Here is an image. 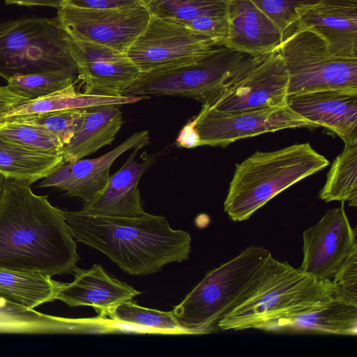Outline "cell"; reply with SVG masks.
Instances as JSON below:
<instances>
[{
	"label": "cell",
	"mask_w": 357,
	"mask_h": 357,
	"mask_svg": "<svg viewBox=\"0 0 357 357\" xmlns=\"http://www.w3.org/2000/svg\"><path fill=\"white\" fill-rule=\"evenodd\" d=\"M29 98L9 86H0V116Z\"/></svg>",
	"instance_id": "obj_37"
},
{
	"label": "cell",
	"mask_w": 357,
	"mask_h": 357,
	"mask_svg": "<svg viewBox=\"0 0 357 357\" xmlns=\"http://www.w3.org/2000/svg\"><path fill=\"white\" fill-rule=\"evenodd\" d=\"M31 185L4 178L0 195V268L49 276L73 273L80 259L63 211Z\"/></svg>",
	"instance_id": "obj_1"
},
{
	"label": "cell",
	"mask_w": 357,
	"mask_h": 357,
	"mask_svg": "<svg viewBox=\"0 0 357 357\" xmlns=\"http://www.w3.org/2000/svg\"><path fill=\"white\" fill-rule=\"evenodd\" d=\"M288 76V94L319 91L357 93V58L333 54L315 33L287 31L279 50Z\"/></svg>",
	"instance_id": "obj_8"
},
{
	"label": "cell",
	"mask_w": 357,
	"mask_h": 357,
	"mask_svg": "<svg viewBox=\"0 0 357 357\" xmlns=\"http://www.w3.org/2000/svg\"><path fill=\"white\" fill-rule=\"evenodd\" d=\"M73 68L72 38L57 18L31 17L0 23V76Z\"/></svg>",
	"instance_id": "obj_6"
},
{
	"label": "cell",
	"mask_w": 357,
	"mask_h": 357,
	"mask_svg": "<svg viewBox=\"0 0 357 357\" xmlns=\"http://www.w3.org/2000/svg\"><path fill=\"white\" fill-rule=\"evenodd\" d=\"M289 76L279 50L252 56L208 105L231 112L287 105Z\"/></svg>",
	"instance_id": "obj_11"
},
{
	"label": "cell",
	"mask_w": 357,
	"mask_h": 357,
	"mask_svg": "<svg viewBox=\"0 0 357 357\" xmlns=\"http://www.w3.org/2000/svg\"><path fill=\"white\" fill-rule=\"evenodd\" d=\"M6 4H17L20 6H41L61 8L66 4L65 0H4Z\"/></svg>",
	"instance_id": "obj_38"
},
{
	"label": "cell",
	"mask_w": 357,
	"mask_h": 357,
	"mask_svg": "<svg viewBox=\"0 0 357 357\" xmlns=\"http://www.w3.org/2000/svg\"><path fill=\"white\" fill-rule=\"evenodd\" d=\"M181 24L211 38L220 45H224L227 37V14L202 16Z\"/></svg>",
	"instance_id": "obj_34"
},
{
	"label": "cell",
	"mask_w": 357,
	"mask_h": 357,
	"mask_svg": "<svg viewBox=\"0 0 357 357\" xmlns=\"http://www.w3.org/2000/svg\"><path fill=\"white\" fill-rule=\"evenodd\" d=\"M303 258L300 269L319 280H332L357 248L356 231L346 214L344 203L326 212L303 234Z\"/></svg>",
	"instance_id": "obj_13"
},
{
	"label": "cell",
	"mask_w": 357,
	"mask_h": 357,
	"mask_svg": "<svg viewBox=\"0 0 357 357\" xmlns=\"http://www.w3.org/2000/svg\"><path fill=\"white\" fill-rule=\"evenodd\" d=\"M145 5L151 16L182 23L227 14L228 0H145Z\"/></svg>",
	"instance_id": "obj_30"
},
{
	"label": "cell",
	"mask_w": 357,
	"mask_h": 357,
	"mask_svg": "<svg viewBox=\"0 0 357 357\" xmlns=\"http://www.w3.org/2000/svg\"><path fill=\"white\" fill-rule=\"evenodd\" d=\"M194 132L197 147L225 148L239 139L278 130L315 125L282 107L225 112L202 105L200 112L186 123Z\"/></svg>",
	"instance_id": "obj_10"
},
{
	"label": "cell",
	"mask_w": 357,
	"mask_h": 357,
	"mask_svg": "<svg viewBox=\"0 0 357 357\" xmlns=\"http://www.w3.org/2000/svg\"><path fill=\"white\" fill-rule=\"evenodd\" d=\"M228 34L224 46L251 56L279 50L283 36L250 0H228Z\"/></svg>",
	"instance_id": "obj_19"
},
{
	"label": "cell",
	"mask_w": 357,
	"mask_h": 357,
	"mask_svg": "<svg viewBox=\"0 0 357 357\" xmlns=\"http://www.w3.org/2000/svg\"><path fill=\"white\" fill-rule=\"evenodd\" d=\"M142 148L137 147L123 165L109 176L104 190L93 199L84 202V211L107 216L138 217L144 211L138 184L141 177L152 166L158 154H143L138 162L137 154Z\"/></svg>",
	"instance_id": "obj_18"
},
{
	"label": "cell",
	"mask_w": 357,
	"mask_h": 357,
	"mask_svg": "<svg viewBox=\"0 0 357 357\" xmlns=\"http://www.w3.org/2000/svg\"><path fill=\"white\" fill-rule=\"evenodd\" d=\"M151 13L146 5L112 9H86L65 5L57 20L74 40L127 52L146 28Z\"/></svg>",
	"instance_id": "obj_12"
},
{
	"label": "cell",
	"mask_w": 357,
	"mask_h": 357,
	"mask_svg": "<svg viewBox=\"0 0 357 357\" xmlns=\"http://www.w3.org/2000/svg\"><path fill=\"white\" fill-rule=\"evenodd\" d=\"M287 105L317 128L335 134L344 144H357V93L331 90L289 95Z\"/></svg>",
	"instance_id": "obj_17"
},
{
	"label": "cell",
	"mask_w": 357,
	"mask_h": 357,
	"mask_svg": "<svg viewBox=\"0 0 357 357\" xmlns=\"http://www.w3.org/2000/svg\"><path fill=\"white\" fill-rule=\"evenodd\" d=\"M278 26L282 36L297 22L296 9L321 0H250Z\"/></svg>",
	"instance_id": "obj_33"
},
{
	"label": "cell",
	"mask_w": 357,
	"mask_h": 357,
	"mask_svg": "<svg viewBox=\"0 0 357 357\" xmlns=\"http://www.w3.org/2000/svg\"><path fill=\"white\" fill-rule=\"evenodd\" d=\"M150 141L149 132L133 133L118 146L93 159H80L64 163L38 185L39 188H54L66 195L78 197L84 202L98 196L106 187L113 162L125 152L137 147L143 148Z\"/></svg>",
	"instance_id": "obj_15"
},
{
	"label": "cell",
	"mask_w": 357,
	"mask_h": 357,
	"mask_svg": "<svg viewBox=\"0 0 357 357\" xmlns=\"http://www.w3.org/2000/svg\"><path fill=\"white\" fill-rule=\"evenodd\" d=\"M275 258L260 246H249L209 271L172 311L191 335L218 331L221 319L247 299L268 272Z\"/></svg>",
	"instance_id": "obj_3"
},
{
	"label": "cell",
	"mask_w": 357,
	"mask_h": 357,
	"mask_svg": "<svg viewBox=\"0 0 357 357\" xmlns=\"http://www.w3.org/2000/svg\"><path fill=\"white\" fill-rule=\"evenodd\" d=\"M66 4L86 9H112L145 5V0H65Z\"/></svg>",
	"instance_id": "obj_36"
},
{
	"label": "cell",
	"mask_w": 357,
	"mask_h": 357,
	"mask_svg": "<svg viewBox=\"0 0 357 357\" xmlns=\"http://www.w3.org/2000/svg\"><path fill=\"white\" fill-rule=\"evenodd\" d=\"M319 197L325 202H347L357 206V144H344L333 160Z\"/></svg>",
	"instance_id": "obj_27"
},
{
	"label": "cell",
	"mask_w": 357,
	"mask_h": 357,
	"mask_svg": "<svg viewBox=\"0 0 357 357\" xmlns=\"http://www.w3.org/2000/svg\"><path fill=\"white\" fill-rule=\"evenodd\" d=\"M220 46L181 23L151 16L126 53L140 73H149L196 62Z\"/></svg>",
	"instance_id": "obj_9"
},
{
	"label": "cell",
	"mask_w": 357,
	"mask_h": 357,
	"mask_svg": "<svg viewBox=\"0 0 357 357\" xmlns=\"http://www.w3.org/2000/svg\"><path fill=\"white\" fill-rule=\"evenodd\" d=\"M328 165L308 142L255 151L236 165L224 210L234 221L246 220L277 195Z\"/></svg>",
	"instance_id": "obj_4"
},
{
	"label": "cell",
	"mask_w": 357,
	"mask_h": 357,
	"mask_svg": "<svg viewBox=\"0 0 357 357\" xmlns=\"http://www.w3.org/2000/svg\"><path fill=\"white\" fill-rule=\"evenodd\" d=\"M296 10V29L319 36L337 56L357 58V0H321Z\"/></svg>",
	"instance_id": "obj_16"
},
{
	"label": "cell",
	"mask_w": 357,
	"mask_h": 357,
	"mask_svg": "<svg viewBox=\"0 0 357 357\" xmlns=\"http://www.w3.org/2000/svg\"><path fill=\"white\" fill-rule=\"evenodd\" d=\"M76 78L77 70L66 68L15 75L7 80V85L25 95L29 100H34L75 84Z\"/></svg>",
	"instance_id": "obj_31"
},
{
	"label": "cell",
	"mask_w": 357,
	"mask_h": 357,
	"mask_svg": "<svg viewBox=\"0 0 357 357\" xmlns=\"http://www.w3.org/2000/svg\"><path fill=\"white\" fill-rule=\"evenodd\" d=\"M149 98L148 96H109L89 94L75 90V84L53 93L26 100L1 116L36 114L72 109H88L107 105L132 104Z\"/></svg>",
	"instance_id": "obj_24"
},
{
	"label": "cell",
	"mask_w": 357,
	"mask_h": 357,
	"mask_svg": "<svg viewBox=\"0 0 357 357\" xmlns=\"http://www.w3.org/2000/svg\"><path fill=\"white\" fill-rule=\"evenodd\" d=\"M72 53L86 93L124 96L140 74L126 52L72 38Z\"/></svg>",
	"instance_id": "obj_14"
},
{
	"label": "cell",
	"mask_w": 357,
	"mask_h": 357,
	"mask_svg": "<svg viewBox=\"0 0 357 357\" xmlns=\"http://www.w3.org/2000/svg\"><path fill=\"white\" fill-rule=\"evenodd\" d=\"M4 177L0 174V195L2 190V185L3 183Z\"/></svg>",
	"instance_id": "obj_39"
},
{
	"label": "cell",
	"mask_w": 357,
	"mask_h": 357,
	"mask_svg": "<svg viewBox=\"0 0 357 357\" xmlns=\"http://www.w3.org/2000/svg\"><path fill=\"white\" fill-rule=\"evenodd\" d=\"M62 155L35 151L0 137V174L30 185L64 164Z\"/></svg>",
	"instance_id": "obj_23"
},
{
	"label": "cell",
	"mask_w": 357,
	"mask_h": 357,
	"mask_svg": "<svg viewBox=\"0 0 357 357\" xmlns=\"http://www.w3.org/2000/svg\"><path fill=\"white\" fill-rule=\"evenodd\" d=\"M263 331L357 335V301L338 293L296 314L282 317Z\"/></svg>",
	"instance_id": "obj_21"
},
{
	"label": "cell",
	"mask_w": 357,
	"mask_h": 357,
	"mask_svg": "<svg viewBox=\"0 0 357 357\" xmlns=\"http://www.w3.org/2000/svg\"><path fill=\"white\" fill-rule=\"evenodd\" d=\"M252 57L221 45L196 62L140 73L123 95L183 96L208 105Z\"/></svg>",
	"instance_id": "obj_7"
},
{
	"label": "cell",
	"mask_w": 357,
	"mask_h": 357,
	"mask_svg": "<svg viewBox=\"0 0 357 357\" xmlns=\"http://www.w3.org/2000/svg\"><path fill=\"white\" fill-rule=\"evenodd\" d=\"M331 281L342 294L357 301V248L347 257Z\"/></svg>",
	"instance_id": "obj_35"
},
{
	"label": "cell",
	"mask_w": 357,
	"mask_h": 357,
	"mask_svg": "<svg viewBox=\"0 0 357 357\" xmlns=\"http://www.w3.org/2000/svg\"><path fill=\"white\" fill-rule=\"evenodd\" d=\"M73 238L107 256L131 275L160 271L172 262L187 260L191 236L173 229L167 219L145 213L138 217H115L79 211H63Z\"/></svg>",
	"instance_id": "obj_2"
},
{
	"label": "cell",
	"mask_w": 357,
	"mask_h": 357,
	"mask_svg": "<svg viewBox=\"0 0 357 357\" xmlns=\"http://www.w3.org/2000/svg\"><path fill=\"white\" fill-rule=\"evenodd\" d=\"M73 273V281L63 283L56 299L70 307H93L103 318L112 307L142 294L111 275L98 264L89 269L77 266Z\"/></svg>",
	"instance_id": "obj_20"
},
{
	"label": "cell",
	"mask_w": 357,
	"mask_h": 357,
	"mask_svg": "<svg viewBox=\"0 0 357 357\" xmlns=\"http://www.w3.org/2000/svg\"><path fill=\"white\" fill-rule=\"evenodd\" d=\"M338 293L342 292L331 280H319L275 259L257 288L220 320L218 330H263L282 317L303 312Z\"/></svg>",
	"instance_id": "obj_5"
},
{
	"label": "cell",
	"mask_w": 357,
	"mask_h": 357,
	"mask_svg": "<svg viewBox=\"0 0 357 357\" xmlns=\"http://www.w3.org/2000/svg\"><path fill=\"white\" fill-rule=\"evenodd\" d=\"M119 105L88 108L70 141L63 146L65 163L73 162L111 144L123 121Z\"/></svg>",
	"instance_id": "obj_22"
},
{
	"label": "cell",
	"mask_w": 357,
	"mask_h": 357,
	"mask_svg": "<svg viewBox=\"0 0 357 357\" xmlns=\"http://www.w3.org/2000/svg\"><path fill=\"white\" fill-rule=\"evenodd\" d=\"M86 110V109H72L15 116L45 128L54 135L64 146L70 141L81 125Z\"/></svg>",
	"instance_id": "obj_32"
},
{
	"label": "cell",
	"mask_w": 357,
	"mask_h": 357,
	"mask_svg": "<svg viewBox=\"0 0 357 357\" xmlns=\"http://www.w3.org/2000/svg\"><path fill=\"white\" fill-rule=\"evenodd\" d=\"M107 317L119 325L138 327L144 333L191 335L178 324L172 311L164 312L142 307L132 299L110 309Z\"/></svg>",
	"instance_id": "obj_28"
},
{
	"label": "cell",
	"mask_w": 357,
	"mask_h": 357,
	"mask_svg": "<svg viewBox=\"0 0 357 357\" xmlns=\"http://www.w3.org/2000/svg\"><path fill=\"white\" fill-rule=\"evenodd\" d=\"M84 320L50 316L28 308L0 294V331L29 333H63L84 329Z\"/></svg>",
	"instance_id": "obj_25"
},
{
	"label": "cell",
	"mask_w": 357,
	"mask_h": 357,
	"mask_svg": "<svg viewBox=\"0 0 357 357\" xmlns=\"http://www.w3.org/2000/svg\"><path fill=\"white\" fill-rule=\"evenodd\" d=\"M0 137L35 151L62 155L63 145L54 135L19 116H0Z\"/></svg>",
	"instance_id": "obj_29"
},
{
	"label": "cell",
	"mask_w": 357,
	"mask_h": 357,
	"mask_svg": "<svg viewBox=\"0 0 357 357\" xmlns=\"http://www.w3.org/2000/svg\"><path fill=\"white\" fill-rule=\"evenodd\" d=\"M62 285L49 275L0 268V294L30 309L56 300Z\"/></svg>",
	"instance_id": "obj_26"
}]
</instances>
